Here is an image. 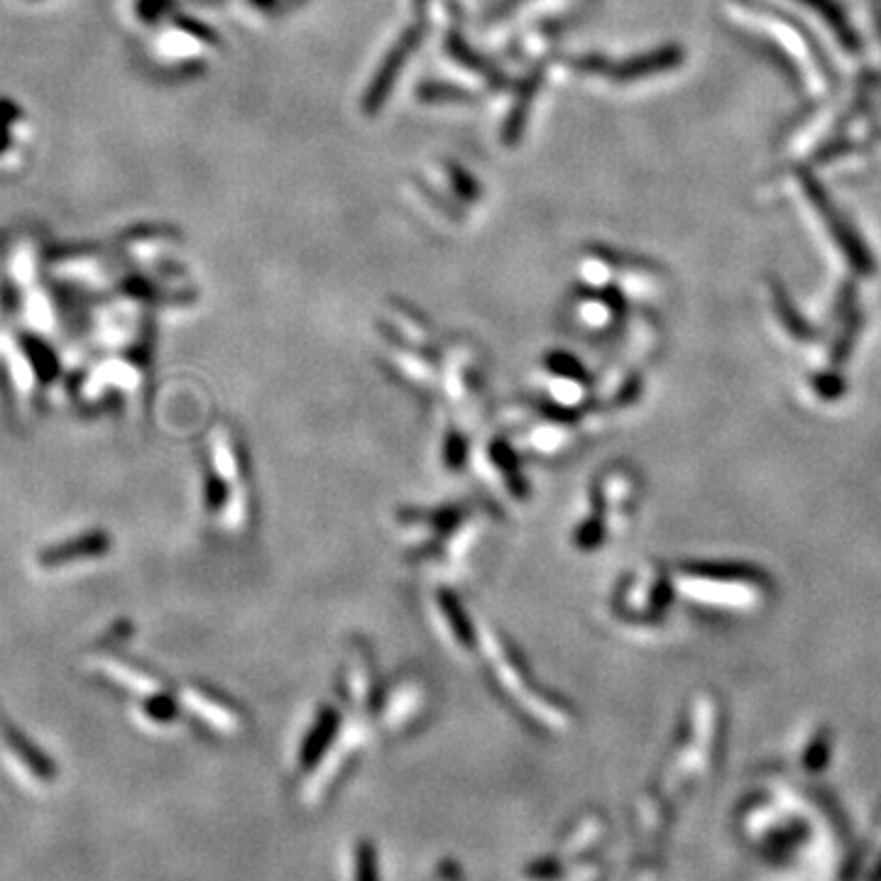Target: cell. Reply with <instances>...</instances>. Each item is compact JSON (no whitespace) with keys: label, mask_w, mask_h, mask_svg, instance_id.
Instances as JSON below:
<instances>
[{"label":"cell","mask_w":881,"mask_h":881,"mask_svg":"<svg viewBox=\"0 0 881 881\" xmlns=\"http://www.w3.org/2000/svg\"><path fill=\"white\" fill-rule=\"evenodd\" d=\"M358 881H377L375 850H370L368 845L360 847L358 852Z\"/></svg>","instance_id":"8992f818"},{"label":"cell","mask_w":881,"mask_h":881,"mask_svg":"<svg viewBox=\"0 0 881 881\" xmlns=\"http://www.w3.org/2000/svg\"><path fill=\"white\" fill-rule=\"evenodd\" d=\"M480 644H483L487 659H490L492 666H495V673L497 678H500L502 686H505V691L512 693V696L522 703V708L532 710L536 718L541 722H549V725L563 722V715L558 713L556 708H551V703L546 705V700H541L539 696H534L532 691H527L522 676H519V671L514 669L512 661H507L505 649H502V644L497 642V637L490 632V629H480Z\"/></svg>","instance_id":"6da1fadb"},{"label":"cell","mask_w":881,"mask_h":881,"mask_svg":"<svg viewBox=\"0 0 881 881\" xmlns=\"http://www.w3.org/2000/svg\"><path fill=\"white\" fill-rule=\"evenodd\" d=\"M368 669H365L363 661H355L350 666V696H353L358 703H365L368 698Z\"/></svg>","instance_id":"5b68a950"},{"label":"cell","mask_w":881,"mask_h":881,"mask_svg":"<svg viewBox=\"0 0 881 881\" xmlns=\"http://www.w3.org/2000/svg\"><path fill=\"white\" fill-rule=\"evenodd\" d=\"M395 703L397 705L390 703V710H387V722H390V725H392V722L404 720L409 713H412L414 708H417V705H419V691H417V688H404V691L397 693Z\"/></svg>","instance_id":"277c9868"},{"label":"cell","mask_w":881,"mask_h":881,"mask_svg":"<svg viewBox=\"0 0 881 881\" xmlns=\"http://www.w3.org/2000/svg\"><path fill=\"white\" fill-rule=\"evenodd\" d=\"M20 116H23V111H20L18 103L0 96V155H3V152L10 147V142H13V125L18 123Z\"/></svg>","instance_id":"3957f363"},{"label":"cell","mask_w":881,"mask_h":881,"mask_svg":"<svg viewBox=\"0 0 881 881\" xmlns=\"http://www.w3.org/2000/svg\"><path fill=\"white\" fill-rule=\"evenodd\" d=\"M182 700H184L186 708H189L191 713L196 715V718L204 720L206 725L213 727V730L223 732V735H235V732L240 730V718H238V715H235L233 710L223 708V705L218 703V700L209 698V696H206V693L191 691V688H186V691H182Z\"/></svg>","instance_id":"7a4b0ae2"}]
</instances>
